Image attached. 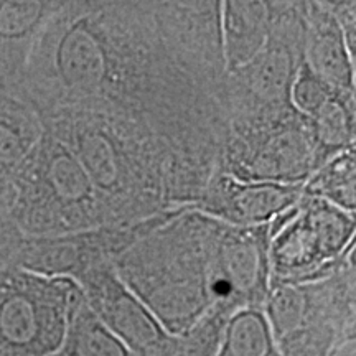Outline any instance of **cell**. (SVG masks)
<instances>
[{"label":"cell","instance_id":"1","mask_svg":"<svg viewBox=\"0 0 356 356\" xmlns=\"http://www.w3.org/2000/svg\"><path fill=\"white\" fill-rule=\"evenodd\" d=\"M225 79L218 0H74L40 32L22 95L38 115L113 114L218 159Z\"/></svg>","mask_w":356,"mask_h":356},{"label":"cell","instance_id":"2","mask_svg":"<svg viewBox=\"0 0 356 356\" xmlns=\"http://www.w3.org/2000/svg\"><path fill=\"white\" fill-rule=\"evenodd\" d=\"M269 246V222L238 228L184 208L155 216L113 267L165 332L181 337L216 305H264Z\"/></svg>","mask_w":356,"mask_h":356},{"label":"cell","instance_id":"3","mask_svg":"<svg viewBox=\"0 0 356 356\" xmlns=\"http://www.w3.org/2000/svg\"><path fill=\"white\" fill-rule=\"evenodd\" d=\"M10 221L29 238H51L109 226L76 157L44 129L13 180Z\"/></svg>","mask_w":356,"mask_h":356},{"label":"cell","instance_id":"4","mask_svg":"<svg viewBox=\"0 0 356 356\" xmlns=\"http://www.w3.org/2000/svg\"><path fill=\"white\" fill-rule=\"evenodd\" d=\"M317 170L307 119L296 109L226 119L216 172L241 181L305 184Z\"/></svg>","mask_w":356,"mask_h":356},{"label":"cell","instance_id":"5","mask_svg":"<svg viewBox=\"0 0 356 356\" xmlns=\"http://www.w3.org/2000/svg\"><path fill=\"white\" fill-rule=\"evenodd\" d=\"M270 286H300L330 277L356 259V215L302 195L270 221Z\"/></svg>","mask_w":356,"mask_h":356},{"label":"cell","instance_id":"6","mask_svg":"<svg viewBox=\"0 0 356 356\" xmlns=\"http://www.w3.org/2000/svg\"><path fill=\"white\" fill-rule=\"evenodd\" d=\"M81 287L15 264L0 267V356H51L63 345Z\"/></svg>","mask_w":356,"mask_h":356},{"label":"cell","instance_id":"7","mask_svg":"<svg viewBox=\"0 0 356 356\" xmlns=\"http://www.w3.org/2000/svg\"><path fill=\"white\" fill-rule=\"evenodd\" d=\"M270 25L261 51L239 70L226 73L225 121L231 115L293 109L291 92L305 55L302 2H269Z\"/></svg>","mask_w":356,"mask_h":356},{"label":"cell","instance_id":"8","mask_svg":"<svg viewBox=\"0 0 356 356\" xmlns=\"http://www.w3.org/2000/svg\"><path fill=\"white\" fill-rule=\"evenodd\" d=\"M84 302L108 330L136 356H173L172 337L115 274L111 262L95 266L76 279Z\"/></svg>","mask_w":356,"mask_h":356},{"label":"cell","instance_id":"9","mask_svg":"<svg viewBox=\"0 0 356 356\" xmlns=\"http://www.w3.org/2000/svg\"><path fill=\"white\" fill-rule=\"evenodd\" d=\"M302 195L304 184L241 181L215 172L200 202L190 210L238 228H252L291 211L300 202Z\"/></svg>","mask_w":356,"mask_h":356},{"label":"cell","instance_id":"10","mask_svg":"<svg viewBox=\"0 0 356 356\" xmlns=\"http://www.w3.org/2000/svg\"><path fill=\"white\" fill-rule=\"evenodd\" d=\"M43 134L42 119L20 92L0 89V231L20 234L12 226V190L24 165Z\"/></svg>","mask_w":356,"mask_h":356},{"label":"cell","instance_id":"11","mask_svg":"<svg viewBox=\"0 0 356 356\" xmlns=\"http://www.w3.org/2000/svg\"><path fill=\"white\" fill-rule=\"evenodd\" d=\"M305 20L304 61L337 95L356 97V60L325 2H302Z\"/></svg>","mask_w":356,"mask_h":356},{"label":"cell","instance_id":"12","mask_svg":"<svg viewBox=\"0 0 356 356\" xmlns=\"http://www.w3.org/2000/svg\"><path fill=\"white\" fill-rule=\"evenodd\" d=\"M63 0H0V89L20 92L30 51Z\"/></svg>","mask_w":356,"mask_h":356},{"label":"cell","instance_id":"13","mask_svg":"<svg viewBox=\"0 0 356 356\" xmlns=\"http://www.w3.org/2000/svg\"><path fill=\"white\" fill-rule=\"evenodd\" d=\"M270 25L269 2H221V43L226 73L239 70L264 47Z\"/></svg>","mask_w":356,"mask_h":356},{"label":"cell","instance_id":"14","mask_svg":"<svg viewBox=\"0 0 356 356\" xmlns=\"http://www.w3.org/2000/svg\"><path fill=\"white\" fill-rule=\"evenodd\" d=\"M317 155V170L335 155L356 145V97L333 95L305 118Z\"/></svg>","mask_w":356,"mask_h":356},{"label":"cell","instance_id":"15","mask_svg":"<svg viewBox=\"0 0 356 356\" xmlns=\"http://www.w3.org/2000/svg\"><path fill=\"white\" fill-rule=\"evenodd\" d=\"M215 356H280L262 307H244L226 322Z\"/></svg>","mask_w":356,"mask_h":356},{"label":"cell","instance_id":"16","mask_svg":"<svg viewBox=\"0 0 356 356\" xmlns=\"http://www.w3.org/2000/svg\"><path fill=\"white\" fill-rule=\"evenodd\" d=\"M304 193L356 215V147L323 163L304 184Z\"/></svg>","mask_w":356,"mask_h":356},{"label":"cell","instance_id":"17","mask_svg":"<svg viewBox=\"0 0 356 356\" xmlns=\"http://www.w3.org/2000/svg\"><path fill=\"white\" fill-rule=\"evenodd\" d=\"M51 356H136L102 325L86 302L71 320L63 345Z\"/></svg>","mask_w":356,"mask_h":356},{"label":"cell","instance_id":"18","mask_svg":"<svg viewBox=\"0 0 356 356\" xmlns=\"http://www.w3.org/2000/svg\"><path fill=\"white\" fill-rule=\"evenodd\" d=\"M333 89L325 84L317 74L312 71L307 63L300 65L299 73H297L296 81H293L291 101L293 109L299 113L302 118H310L322 108L323 102L333 95Z\"/></svg>","mask_w":356,"mask_h":356},{"label":"cell","instance_id":"19","mask_svg":"<svg viewBox=\"0 0 356 356\" xmlns=\"http://www.w3.org/2000/svg\"><path fill=\"white\" fill-rule=\"evenodd\" d=\"M325 6L335 17L338 25H340L343 37L348 44L350 55L356 60V3L355 2H341V0H333V2H327Z\"/></svg>","mask_w":356,"mask_h":356},{"label":"cell","instance_id":"20","mask_svg":"<svg viewBox=\"0 0 356 356\" xmlns=\"http://www.w3.org/2000/svg\"><path fill=\"white\" fill-rule=\"evenodd\" d=\"M22 234H8L0 231V267L13 264L17 246H19Z\"/></svg>","mask_w":356,"mask_h":356}]
</instances>
